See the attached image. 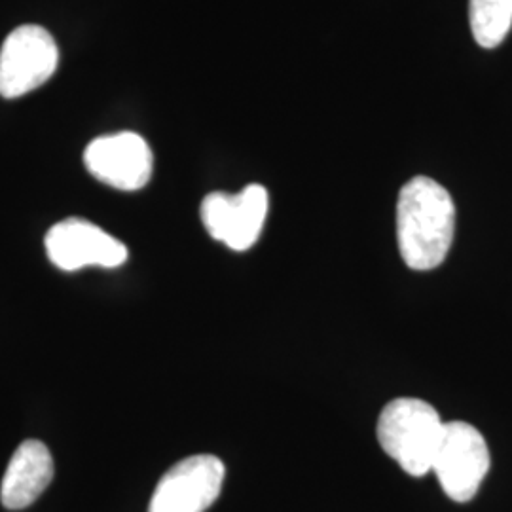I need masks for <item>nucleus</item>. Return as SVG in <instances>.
I'll use <instances>...</instances> for the list:
<instances>
[{
    "mask_svg": "<svg viewBox=\"0 0 512 512\" xmlns=\"http://www.w3.org/2000/svg\"><path fill=\"white\" fill-rule=\"evenodd\" d=\"M224 463L215 456H190L158 482L148 512H205L219 499Z\"/></svg>",
    "mask_w": 512,
    "mask_h": 512,
    "instance_id": "nucleus-6",
    "label": "nucleus"
},
{
    "mask_svg": "<svg viewBox=\"0 0 512 512\" xmlns=\"http://www.w3.org/2000/svg\"><path fill=\"white\" fill-rule=\"evenodd\" d=\"M469 21L476 44L497 48L512 27V0H469Z\"/></svg>",
    "mask_w": 512,
    "mask_h": 512,
    "instance_id": "nucleus-10",
    "label": "nucleus"
},
{
    "mask_svg": "<svg viewBox=\"0 0 512 512\" xmlns=\"http://www.w3.org/2000/svg\"><path fill=\"white\" fill-rule=\"evenodd\" d=\"M59 50L54 37L38 25L14 29L0 48V95L18 99L54 76Z\"/></svg>",
    "mask_w": 512,
    "mask_h": 512,
    "instance_id": "nucleus-4",
    "label": "nucleus"
},
{
    "mask_svg": "<svg viewBox=\"0 0 512 512\" xmlns=\"http://www.w3.org/2000/svg\"><path fill=\"white\" fill-rule=\"evenodd\" d=\"M46 251L57 268L76 272L86 266L118 268L128 260V249L90 220L57 222L46 236Z\"/></svg>",
    "mask_w": 512,
    "mask_h": 512,
    "instance_id": "nucleus-8",
    "label": "nucleus"
},
{
    "mask_svg": "<svg viewBox=\"0 0 512 512\" xmlns=\"http://www.w3.org/2000/svg\"><path fill=\"white\" fill-rule=\"evenodd\" d=\"M84 164L97 181L135 192L150 181L154 156L141 135L122 131L92 141L84 152Z\"/></svg>",
    "mask_w": 512,
    "mask_h": 512,
    "instance_id": "nucleus-7",
    "label": "nucleus"
},
{
    "mask_svg": "<svg viewBox=\"0 0 512 512\" xmlns=\"http://www.w3.org/2000/svg\"><path fill=\"white\" fill-rule=\"evenodd\" d=\"M492 465L482 433L465 421L444 423L433 469L444 494L456 503L471 501Z\"/></svg>",
    "mask_w": 512,
    "mask_h": 512,
    "instance_id": "nucleus-3",
    "label": "nucleus"
},
{
    "mask_svg": "<svg viewBox=\"0 0 512 512\" xmlns=\"http://www.w3.org/2000/svg\"><path fill=\"white\" fill-rule=\"evenodd\" d=\"M378 442L404 473L425 476L433 469L444 421L439 412L421 399H395L378 420Z\"/></svg>",
    "mask_w": 512,
    "mask_h": 512,
    "instance_id": "nucleus-2",
    "label": "nucleus"
},
{
    "mask_svg": "<svg viewBox=\"0 0 512 512\" xmlns=\"http://www.w3.org/2000/svg\"><path fill=\"white\" fill-rule=\"evenodd\" d=\"M268 205V190L262 184H249L239 194L213 192L202 202L203 226L211 238L241 253L260 238Z\"/></svg>",
    "mask_w": 512,
    "mask_h": 512,
    "instance_id": "nucleus-5",
    "label": "nucleus"
},
{
    "mask_svg": "<svg viewBox=\"0 0 512 512\" xmlns=\"http://www.w3.org/2000/svg\"><path fill=\"white\" fill-rule=\"evenodd\" d=\"M54 478V459L40 440H25L8 463L2 478L0 499L10 511L33 505Z\"/></svg>",
    "mask_w": 512,
    "mask_h": 512,
    "instance_id": "nucleus-9",
    "label": "nucleus"
},
{
    "mask_svg": "<svg viewBox=\"0 0 512 512\" xmlns=\"http://www.w3.org/2000/svg\"><path fill=\"white\" fill-rule=\"evenodd\" d=\"M456 234V205L450 192L429 177L404 184L397 202V239L404 264L416 272L439 268Z\"/></svg>",
    "mask_w": 512,
    "mask_h": 512,
    "instance_id": "nucleus-1",
    "label": "nucleus"
}]
</instances>
